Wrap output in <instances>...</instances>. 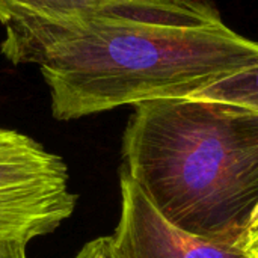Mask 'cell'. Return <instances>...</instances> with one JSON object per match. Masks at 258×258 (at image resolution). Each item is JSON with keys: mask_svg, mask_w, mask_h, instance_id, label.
Wrapping results in <instances>:
<instances>
[{"mask_svg": "<svg viewBox=\"0 0 258 258\" xmlns=\"http://www.w3.org/2000/svg\"><path fill=\"white\" fill-rule=\"evenodd\" d=\"M0 53L12 65L39 67L57 121L192 97L258 65L257 41L203 0L14 23Z\"/></svg>", "mask_w": 258, "mask_h": 258, "instance_id": "obj_1", "label": "cell"}, {"mask_svg": "<svg viewBox=\"0 0 258 258\" xmlns=\"http://www.w3.org/2000/svg\"><path fill=\"white\" fill-rule=\"evenodd\" d=\"M133 107L122 169L171 224L240 248L258 207V112L195 97Z\"/></svg>", "mask_w": 258, "mask_h": 258, "instance_id": "obj_2", "label": "cell"}, {"mask_svg": "<svg viewBox=\"0 0 258 258\" xmlns=\"http://www.w3.org/2000/svg\"><path fill=\"white\" fill-rule=\"evenodd\" d=\"M77 206L62 157L0 127V243L29 245L53 234Z\"/></svg>", "mask_w": 258, "mask_h": 258, "instance_id": "obj_3", "label": "cell"}, {"mask_svg": "<svg viewBox=\"0 0 258 258\" xmlns=\"http://www.w3.org/2000/svg\"><path fill=\"white\" fill-rule=\"evenodd\" d=\"M121 215L113 243L121 258H251L243 249L194 236L165 219L121 168Z\"/></svg>", "mask_w": 258, "mask_h": 258, "instance_id": "obj_4", "label": "cell"}, {"mask_svg": "<svg viewBox=\"0 0 258 258\" xmlns=\"http://www.w3.org/2000/svg\"><path fill=\"white\" fill-rule=\"evenodd\" d=\"M186 0H0V24L56 20L130 6H174Z\"/></svg>", "mask_w": 258, "mask_h": 258, "instance_id": "obj_5", "label": "cell"}, {"mask_svg": "<svg viewBox=\"0 0 258 258\" xmlns=\"http://www.w3.org/2000/svg\"><path fill=\"white\" fill-rule=\"evenodd\" d=\"M192 97L222 101L258 112V65L228 76Z\"/></svg>", "mask_w": 258, "mask_h": 258, "instance_id": "obj_6", "label": "cell"}, {"mask_svg": "<svg viewBox=\"0 0 258 258\" xmlns=\"http://www.w3.org/2000/svg\"><path fill=\"white\" fill-rule=\"evenodd\" d=\"M73 258H121V255L115 248L112 236H101L85 243Z\"/></svg>", "mask_w": 258, "mask_h": 258, "instance_id": "obj_7", "label": "cell"}, {"mask_svg": "<svg viewBox=\"0 0 258 258\" xmlns=\"http://www.w3.org/2000/svg\"><path fill=\"white\" fill-rule=\"evenodd\" d=\"M240 249H243L251 258H258V207L255 209L251 222L246 228Z\"/></svg>", "mask_w": 258, "mask_h": 258, "instance_id": "obj_8", "label": "cell"}, {"mask_svg": "<svg viewBox=\"0 0 258 258\" xmlns=\"http://www.w3.org/2000/svg\"><path fill=\"white\" fill-rule=\"evenodd\" d=\"M0 258H29L27 245L0 243Z\"/></svg>", "mask_w": 258, "mask_h": 258, "instance_id": "obj_9", "label": "cell"}]
</instances>
